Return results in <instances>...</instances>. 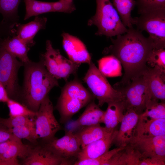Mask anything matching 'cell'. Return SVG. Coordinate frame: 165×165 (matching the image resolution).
I'll use <instances>...</instances> for the list:
<instances>
[{
	"instance_id": "cell-1",
	"label": "cell",
	"mask_w": 165,
	"mask_h": 165,
	"mask_svg": "<svg viewBox=\"0 0 165 165\" xmlns=\"http://www.w3.org/2000/svg\"><path fill=\"white\" fill-rule=\"evenodd\" d=\"M117 36L115 39L111 38L112 44L105 49L104 53L114 56L123 65L124 75L115 85V88H119L143 74L148 67V58L154 47L148 37L133 27Z\"/></svg>"
},
{
	"instance_id": "cell-2",
	"label": "cell",
	"mask_w": 165,
	"mask_h": 165,
	"mask_svg": "<svg viewBox=\"0 0 165 165\" xmlns=\"http://www.w3.org/2000/svg\"><path fill=\"white\" fill-rule=\"evenodd\" d=\"M24 79L20 100L32 111L37 112L43 99L53 87L59 86L57 79L48 71L41 59L24 64Z\"/></svg>"
},
{
	"instance_id": "cell-3",
	"label": "cell",
	"mask_w": 165,
	"mask_h": 165,
	"mask_svg": "<svg viewBox=\"0 0 165 165\" xmlns=\"http://www.w3.org/2000/svg\"><path fill=\"white\" fill-rule=\"evenodd\" d=\"M95 98L77 79L67 82L61 90L56 106L60 122H68L72 117Z\"/></svg>"
},
{
	"instance_id": "cell-4",
	"label": "cell",
	"mask_w": 165,
	"mask_h": 165,
	"mask_svg": "<svg viewBox=\"0 0 165 165\" xmlns=\"http://www.w3.org/2000/svg\"><path fill=\"white\" fill-rule=\"evenodd\" d=\"M95 14L88 20L87 25L96 26L97 35L108 37L118 36L126 33L128 28L123 23L117 10L110 0H96Z\"/></svg>"
},
{
	"instance_id": "cell-5",
	"label": "cell",
	"mask_w": 165,
	"mask_h": 165,
	"mask_svg": "<svg viewBox=\"0 0 165 165\" xmlns=\"http://www.w3.org/2000/svg\"><path fill=\"white\" fill-rule=\"evenodd\" d=\"M83 78L91 93L98 101V105L102 106L105 103L123 101L121 91L112 87L105 76L92 61Z\"/></svg>"
},
{
	"instance_id": "cell-6",
	"label": "cell",
	"mask_w": 165,
	"mask_h": 165,
	"mask_svg": "<svg viewBox=\"0 0 165 165\" xmlns=\"http://www.w3.org/2000/svg\"><path fill=\"white\" fill-rule=\"evenodd\" d=\"M138 17L133 18L132 23L137 29L145 31L154 48L165 47V10L151 11L141 13Z\"/></svg>"
},
{
	"instance_id": "cell-7",
	"label": "cell",
	"mask_w": 165,
	"mask_h": 165,
	"mask_svg": "<svg viewBox=\"0 0 165 165\" xmlns=\"http://www.w3.org/2000/svg\"><path fill=\"white\" fill-rule=\"evenodd\" d=\"M24 65L0 44V81L9 97L18 101L21 88L19 83L18 72Z\"/></svg>"
},
{
	"instance_id": "cell-8",
	"label": "cell",
	"mask_w": 165,
	"mask_h": 165,
	"mask_svg": "<svg viewBox=\"0 0 165 165\" xmlns=\"http://www.w3.org/2000/svg\"><path fill=\"white\" fill-rule=\"evenodd\" d=\"M53 106L48 95L42 102L35 119V126L38 139L44 143L55 138L61 126L53 114Z\"/></svg>"
},
{
	"instance_id": "cell-9",
	"label": "cell",
	"mask_w": 165,
	"mask_h": 165,
	"mask_svg": "<svg viewBox=\"0 0 165 165\" xmlns=\"http://www.w3.org/2000/svg\"><path fill=\"white\" fill-rule=\"evenodd\" d=\"M116 89L120 90L122 93L123 102L126 110H132L139 115L144 112L146 108L147 95L144 74Z\"/></svg>"
},
{
	"instance_id": "cell-10",
	"label": "cell",
	"mask_w": 165,
	"mask_h": 165,
	"mask_svg": "<svg viewBox=\"0 0 165 165\" xmlns=\"http://www.w3.org/2000/svg\"><path fill=\"white\" fill-rule=\"evenodd\" d=\"M44 145L62 159V165H74L81 150L78 137L71 130L66 131L61 138H55Z\"/></svg>"
},
{
	"instance_id": "cell-11",
	"label": "cell",
	"mask_w": 165,
	"mask_h": 165,
	"mask_svg": "<svg viewBox=\"0 0 165 165\" xmlns=\"http://www.w3.org/2000/svg\"><path fill=\"white\" fill-rule=\"evenodd\" d=\"M128 144L138 151L142 159L165 160V135L149 138L134 136Z\"/></svg>"
},
{
	"instance_id": "cell-12",
	"label": "cell",
	"mask_w": 165,
	"mask_h": 165,
	"mask_svg": "<svg viewBox=\"0 0 165 165\" xmlns=\"http://www.w3.org/2000/svg\"><path fill=\"white\" fill-rule=\"evenodd\" d=\"M143 74L146 87V103L150 101L165 102V72L148 67Z\"/></svg>"
},
{
	"instance_id": "cell-13",
	"label": "cell",
	"mask_w": 165,
	"mask_h": 165,
	"mask_svg": "<svg viewBox=\"0 0 165 165\" xmlns=\"http://www.w3.org/2000/svg\"><path fill=\"white\" fill-rule=\"evenodd\" d=\"M61 36L63 46L69 59L80 64H89L92 61L85 45L79 39L66 32L62 33Z\"/></svg>"
},
{
	"instance_id": "cell-14",
	"label": "cell",
	"mask_w": 165,
	"mask_h": 165,
	"mask_svg": "<svg viewBox=\"0 0 165 165\" xmlns=\"http://www.w3.org/2000/svg\"><path fill=\"white\" fill-rule=\"evenodd\" d=\"M139 115L132 110H126L113 142L117 147H125L135 136Z\"/></svg>"
},
{
	"instance_id": "cell-15",
	"label": "cell",
	"mask_w": 165,
	"mask_h": 165,
	"mask_svg": "<svg viewBox=\"0 0 165 165\" xmlns=\"http://www.w3.org/2000/svg\"><path fill=\"white\" fill-rule=\"evenodd\" d=\"M116 132L117 130L115 129L102 138L81 149L78 154L77 161L94 159L108 152L113 143Z\"/></svg>"
},
{
	"instance_id": "cell-16",
	"label": "cell",
	"mask_w": 165,
	"mask_h": 165,
	"mask_svg": "<svg viewBox=\"0 0 165 165\" xmlns=\"http://www.w3.org/2000/svg\"><path fill=\"white\" fill-rule=\"evenodd\" d=\"M62 159L44 145L32 148L22 162L25 165H61Z\"/></svg>"
},
{
	"instance_id": "cell-17",
	"label": "cell",
	"mask_w": 165,
	"mask_h": 165,
	"mask_svg": "<svg viewBox=\"0 0 165 165\" xmlns=\"http://www.w3.org/2000/svg\"><path fill=\"white\" fill-rule=\"evenodd\" d=\"M165 135V119H151L140 116L135 136L149 138Z\"/></svg>"
},
{
	"instance_id": "cell-18",
	"label": "cell",
	"mask_w": 165,
	"mask_h": 165,
	"mask_svg": "<svg viewBox=\"0 0 165 165\" xmlns=\"http://www.w3.org/2000/svg\"><path fill=\"white\" fill-rule=\"evenodd\" d=\"M0 44L24 64L29 62L28 53L33 45L19 38L15 34L5 37L0 39Z\"/></svg>"
},
{
	"instance_id": "cell-19",
	"label": "cell",
	"mask_w": 165,
	"mask_h": 165,
	"mask_svg": "<svg viewBox=\"0 0 165 165\" xmlns=\"http://www.w3.org/2000/svg\"><path fill=\"white\" fill-rule=\"evenodd\" d=\"M47 19L45 17L35 16L34 20L26 24L17 23L15 25V34L19 38L33 45L35 43L33 39L38 31L46 28Z\"/></svg>"
},
{
	"instance_id": "cell-20",
	"label": "cell",
	"mask_w": 165,
	"mask_h": 165,
	"mask_svg": "<svg viewBox=\"0 0 165 165\" xmlns=\"http://www.w3.org/2000/svg\"><path fill=\"white\" fill-rule=\"evenodd\" d=\"M32 148L24 144L21 139L14 136L13 141L6 152L0 157L6 165H17L19 163L17 158L24 159Z\"/></svg>"
},
{
	"instance_id": "cell-21",
	"label": "cell",
	"mask_w": 165,
	"mask_h": 165,
	"mask_svg": "<svg viewBox=\"0 0 165 165\" xmlns=\"http://www.w3.org/2000/svg\"><path fill=\"white\" fill-rule=\"evenodd\" d=\"M105 112L93 100L88 104L83 113L74 123L81 128L100 124L102 123Z\"/></svg>"
},
{
	"instance_id": "cell-22",
	"label": "cell",
	"mask_w": 165,
	"mask_h": 165,
	"mask_svg": "<svg viewBox=\"0 0 165 165\" xmlns=\"http://www.w3.org/2000/svg\"><path fill=\"white\" fill-rule=\"evenodd\" d=\"M105 111L102 123L108 132L116 129L117 126L121 122L126 110L123 101L109 104Z\"/></svg>"
},
{
	"instance_id": "cell-23",
	"label": "cell",
	"mask_w": 165,
	"mask_h": 165,
	"mask_svg": "<svg viewBox=\"0 0 165 165\" xmlns=\"http://www.w3.org/2000/svg\"><path fill=\"white\" fill-rule=\"evenodd\" d=\"M109 132L105 127L98 124L82 128L75 133L82 149L88 144L102 138Z\"/></svg>"
},
{
	"instance_id": "cell-24",
	"label": "cell",
	"mask_w": 165,
	"mask_h": 165,
	"mask_svg": "<svg viewBox=\"0 0 165 165\" xmlns=\"http://www.w3.org/2000/svg\"><path fill=\"white\" fill-rule=\"evenodd\" d=\"M46 52L41 54L40 59L42 61L48 72L57 79V71L61 54L59 50L54 49L51 41H47Z\"/></svg>"
},
{
	"instance_id": "cell-25",
	"label": "cell",
	"mask_w": 165,
	"mask_h": 165,
	"mask_svg": "<svg viewBox=\"0 0 165 165\" xmlns=\"http://www.w3.org/2000/svg\"><path fill=\"white\" fill-rule=\"evenodd\" d=\"M113 5L124 25L128 28L133 27L131 12L136 6L134 0H112Z\"/></svg>"
},
{
	"instance_id": "cell-26",
	"label": "cell",
	"mask_w": 165,
	"mask_h": 165,
	"mask_svg": "<svg viewBox=\"0 0 165 165\" xmlns=\"http://www.w3.org/2000/svg\"><path fill=\"white\" fill-rule=\"evenodd\" d=\"M25 6V20L32 16H38L42 14L53 12L52 2L36 0H24Z\"/></svg>"
},
{
	"instance_id": "cell-27",
	"label": "cell",
	"mask_w": 165,
	"mask_h": 165,
	"mask_svg": "<svg viewBox=\"0 0 165 165\" xmlns=\"http://www.w3.org/2000/svg\"><path fill=\"white\" fill-rule=\"evenodd\" d=\"M21 0H0V13L3 17L2 20L17 23L19 19L18 9Z\"/></svg>"
},
{
	"instance_id": "cell-28",
	"label": "cell",
	"mask_w": 165,
	"mask_h": 165,
	"mask_svg": "<svg viewBox=\"0 0 165 165\" xmlns=\"http://www.w3.org/2000/svg\"><path fill=\"white\" fill-rule=\"evenodd\" d=\"M80 64L67 59L61 54L60 57L57 79H63L67 81L71 75H75L76 73Z\"/></svg>"
},
{
	"instance_id": "cell-29",
	"label": "cell",
	"mask_w": 165,
	"mask_h": 165,
	"mask_svg": "<svg viewBox=\"0 0 165 165\" xmlns=\"http://www.w3.org/2000/svg\"><path fill=\"white\" fill-rule=\"evenodd\" d=\"M140 116L151 119H165V102H148L146 104L145 111Z\"/></svg>"
},
{
	"instance_id": "cell-30",
	"label": "cell",
	"mask_w": 165,
	"mask_h": 165,
	"mask_svg": "<svg viewBox=\"0 0 165 165\" xmlns=\"http://www.w3.org/2000/svg\"><path fill=\"white\" fill-rule=\"evenodd\" d=\"M6 103L9 109L10 117L18 116L35 117L36 112L32 111L25 105L17 101L9 98Z\"/></svg>"
},
{
	"instance_id": "cell-31",
	"label": "cell",
	"mask_w": 165,
	"mask_h": 165,
	"mask_svg": "<svg viewBox=\"0 0 165 165\" xmlns=\"http://www.w3.org/2000/svg\"><path fill=\"white\" fill-rule=\"evenodd\" d=\"M9 129L13 135L20 139H26L34 144L37 142L38 138L35 126L25 125Z\"/></svg>"
},
{
	"instance_id": "cell-32",
	"label": "cell",
	"mask_w": 165,
	"mask_h": 165,
	"mask_svg": "<svg viewBox=\"0 0 165 165\" xmlns=\"http://www.w3.org/2000/svg\"><path fill=\"white\" fill-rule=\"evenodd\" d=\"M147 64L149 67L165 72V48H154L148 58Z\"/></svg>"
},
{
	"instance_id": "cell-33",
	"label": "cell",
	"mask_w": 165,
	"mask_h": 165,
	"mask_svg": "<svg viewBox=\"0 0 165 165\" xmlns=\"http://www.w3.org/2000/svg\"><path fill=\"white\" fill-rule=\"evenodd\" d=\"M35 117L18 116L6 119L0 118V125L8 129L25 125L35 126Z\"/></svg>"
},
{
	"instance_id": "cell-34",
	"label": "cell",
	"mask_w": 165,
	"mask_h": 165,
	"mask_svg": "<svg viewBox=\"0 0 165 165\" xmlns=\"http://www.w3.org/2000/svg\"><path fill=\"white\" fill-rule=\"evenodd\" d=\"M99 69L105 76H110L117 71V65L119 62L114 56L108 55L103 57L98 61Z\"/></svg>"
},
{
	"instance_id": "cell-35",
	"label": "cell",
	"mask_w": 165,
	"mask_h": 165,
	"mask_svg": "<svg viewBox=\"0 0 165 165\" xmlns=\"http://www.w3.org/2000/svg\"><path fill=\"white\" fill-rule=\"evenodd\" d=\"M125 147H117L96 158L76 161L74 165H106L108 161L116 154Z\"/></svg>"
},
{
	"instance_id": "cell-36",
	"label": "cell",
	"mask_w": 165,
	"mask_h": 165,
	"mask_svg": "<svg viewBox=\"0 0 165 165\" xmlns=\"http://www.w3.org/2000/svg\"><path fill=\"white\" fill-rule=\"evenodd\" d=\"M136 5L140 14L151 11L165 10V0H137Z\"/></svg>"
},
{
	"instance_id": "cell-37",
	"label": "cell",
	"mask_w": 165,
	"mask_h": 165,
	"mask_svg": "<svg viewBox=\"0 0 165 165\" xmlns=\"http://www.w3.org/2000/svg\"><path fill=\"white\" fill-rule=\"evenodd\" d=\"M53 12H58L70 13L74 11L75 7L73 1L68 0H59L52 2Z\"/></svg>"
},
{
	"instance_id": "cell-38",
	"label": "cell",
	"mask_w": 165,
	"mask_h": 165,
	"mask_svg": "<svg viewBox=\"0 0 165 165\" xmlns=\"http://www.w3.org/2000/svg\"><path fill=\"white\" fill-rule=\"evenodd\" d=\"M13 136L9 129L0 125V143L9 139Z\"/></svg>"
},
{
	"instance_id": "cell-39",
	"label": "cell",
	"mask_w": 165,
	"mask_h": 165,
	"mask_svg": "<svg viewBox=\"0 0 165 165\" xmlns=\"http://www.w3.org/2000/svg\"><path fill=\"white\" fill-rule=\"evenodd\" d=\"M14 137V136L13 135L9 139L0 143V157L6 152L12 144Z\"/></svg>"
},
{
	"instance_id": "cell-40",
	"label": "cell",
	"mask_w": 165,
	"mask_h": 165,
	"mask_svg": "<svg viewBox=\"0 0 165 165\" xmlns=\"http://www.w3.org/2000/svg\"><path fill=\"white\" fill-rule=\"evenodd\" d=\"M9 98L5 87L0 81V102L6 103Z\"/></svg>"
},
{
	"instance_id": "cell-41",
	"label": "cell",
	"mask_w": 165,
	"mask_h": 165,
	"mask_svg": "<svg viewBox=\"0 0 165 165\" xmlns=\"http://www.w3.org/2000/svg\"><path fill=\"white\" fill-rule=\"evenodd\" d=\"M0 165H6V163L0 159Z\"/></svg>"
},
{
	"instance_id": "cell-42",
	"label": "cell",
	"mask_w": 165,
	"mask_h": 165,
	"mask_svg": "<svg viewBox=\"0 0 165 165\" xmlns=\"http://www.w3.org/2000/svg\"><path fill=\"white\" fill-rule=\"evenodd\" d=\"M70 0V1H73V0Z\"/></svg>"
}]
</instances>
